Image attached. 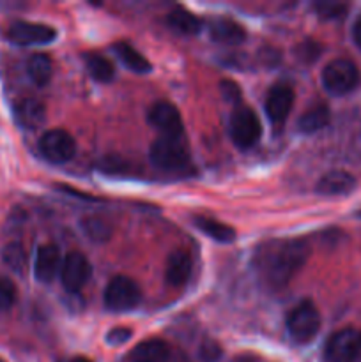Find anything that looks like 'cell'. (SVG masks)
Here are the masks:
<instances>
[{"label":"cell","mask_w":361,"mask_h":362,"mask_svg":"<svg viewBox=\"0 0 361 362\" xmlns=\"http://www.w3.org/2000/svg\"><path fill=\"white\" fill-rule=\"evenodd\" d=\"M310 257L304 240H280L264 246L257 257V269L262 281L271 288H283L303 269Z\"/></svg>","instance_id":"6da1fadb"},{"label":"cell","mask_w":361,"mask_h":362,"mask_svg":"<svg viewBox=\"0 0 361 362\" xmlns=\"http://www.w3.org/2000/svg\"><path fill=\"white\" fill-rule=\"evenodd\" d=\"M190 147L180 136H159L149 148L152 165L161 170H180L190 163Z\"/></svg>","instance_id":"7a4b0ae2"},{"label":"cell","mask_w":361,"mask_h":362,"mask_svg":"<svg viewBox=\"0 0 361 362\" xmlns=\"http://www.w3.org/2000/svg\"><path fill=\"white\" fill-rule=\"evenodd\" d=\"M319 329H321V315L314 303L303 300L290 310L287 317V331L294 341L306 345L317 336Z\"/></svg>","instance_id":"3957f363"},{"label":"cell","mask_w":361,"mask_h":362,"mask_svg":"<svg viewBox=\"0 0 361 362\" xmlns=\"http://www.w3.org/2000/svg\"><path fill=\"white\" fill-rule=\"evenodd\" d=\"M105 306L113 313H126L134 310L142 300V292L137 283L127 276H115L105 288Z\"/></svg>","instance_id":"277c9868"},{"label":"cell","mask_w":361,"mask_h":362,"mask_svg":"<svg viewBox=\"0 0 361 362\" xmlns=\"http://www.w3.org/2000/svg\"><path fill=\"white\" fill-rule=\"evenodd\" d=\"M360 81V71L349 59H335L322 71V85L331 95H345Z\"/></svg>","instance_id":"5b68a950"},{"label":"cell","mask_w":361,"mask_h":362,"mask_svg":"<svg viewBox=\"0 0 361 362\" xmlns=\"http://www.w3.org/2000/svg\"><path fill=\"white\" fill-rule=\"evenodd\" d=\"M230 136L239 148H251L262 136V124L250 106H237L230 117Z\"/></svg>","instance_id":"8992f818"},{"label":"cell","mask_w":361,"mask_h":362,"mask_svg":"<svg viewBox=\"0 0 361 362\" xmlns=\"http://www.w3.org/2000/svg\"><path fill=\"white\" fill-rule=\"evenodd\" d=\"M360 356L361 331L356 327L340 329L326 343V362H356Z\"/></svg>","instance_id":"52a82bcc"},{"label":"cell","mask_w":361,"mask_h":362,"mask_svg":"<svg viewBox=\"0 0 361 362\" xmlns=\"http://www.w3.org/2000/svg\"><path fill=\"white\" fill-rule=\"evenodd\" d=\"M39 152L46 161L53 165H64L76 154V141L67 131L50 129L39 140Z\"/></svg>","instance_id":"ba28073f"},{"label":"cell","mask_w":361,"mask_h":362,"mask_svg":"<svg viewBox=\"0 0 361 362\" xmlns=\"http://www.w3.org/2000/svg\"><path fill=\"white\" fill-rule=\"evenodd\" d=\"M7 39L20 46H45L57 39V30L45 23L18 20L9 25L6 32Z\"/></svg>","instance_id":"9c48e42d"},{"label":"cell","mask_w":361,"mask_h":362,"mask_svg":"<svg viewBox=\"0 0 361 362\" xmlns=\"http://www.w3.org/2000/svg\"><path fill=\"white\" fill-rule=\"evenodd\" d=\"M92 276L91 262L85 258V255L73 251L62 260L60 269V279H62L64 288L69 293H78L88 283Z\"/></svg>","instance_id":"30bf717a"},{"label":"cell","mask_w":361,"mask_h":362,"mask_svg":"<svg viewBox=\"0 0 361 362\" xmlns=\"http://www.w3.org/2000/svg\"><path fill=\"white\" fill-rule=\"evenodd\" d=\"M147 122L161 133V136H180L183 134V119L172 103L158 101L149 108Z\"/></svg>","instance_id":"8fae6325"},{"label":"cell","mask_w":361,"mask_h":362,"mask_svg":"<svg viewBox=\"0 0 361 362\" xmlns=\"http://www.w3.org/2000/svg\"><path fill=\"white\" fill-rule=\"evenodd\" d=\"M294 105V90L285 83H276L271 87L265 98V113L275 126H282L290 115Z\"/></svg>","instance_id":"7c38bea8"},{"label":"cell","mask_w":361,"mask_h":362,"mask_svg":"<svg viewBox=\"0 0 361 362\" xmlns=\"http://www.w3.org/2000/svg\"><path fill=\"white\" fill-rule=\"evenodd\" d=\"M62 269V258H60L59 247L53 244H42L38 247L34 260V276L38 281L50 283L55 279Z\"/></svg>","instance_id":"4fadbf2b"},{"label":"cell","mask_w":361,"mask_h":362,"mask_svg":"<svg viewBox=\"0 0 361 362\" xmlns=\"http://www.w3.org/2000/svg\"><path fill=\"white\" fill-rule=\"evenodd\" d=\"M14 119L23 129H38L46 120V108L39 99L23 98L14 105Z\"/></svg>","instance_id":"5bb4252c"},{"label":"cell","mask_w":361,"mask_h":362,"mask_svg":"<svg viewBox=\"0 0 361 362\" xmlns=\"http://www.w3.org/2000/svg\"><path fill=\"white\" fill-rule=\"evenodd\" d=\"M191 269H193V264H191V258L186 251H172L166 258L165 265V279L170 286L173 288H180L188 283L191 276Z\"/></svg>","instance_id":"9a60e30c"},{"label":"cell","mask_w":361,"mask_h":362,"mask_svg":"<svg viewBox=\"0 0 361 362\" xmlns=\"http://www.w3.org/2000/svg\"><path fill=\"white\" fill-rule=\"evenodd\" d=\"M356 187V179L349 172L343 170H333L322 175V179L317 182V193L322 197H342L349 194Z\"/></svg>","instance_id":"2e32d148"},{"label":"cell","mask_w":361,"mask_h":362,"mask_svg":"<svg viewBox=\"0 0 361 362\" xmlns=\"http://www.w3.org/2000/svg\"><path fill=\"white\" fill-rule=\"evenodd\" d=\"M209 34L214 41L223 42V45H239L246 39L244 28L234 20H229V18L212 20L211 25H209Z\"/></svg>","instance_id":"e0dca14e"},{"label":"cell","mask_w":361,"mask_h":362,"mask_svg":"<svg viewBox=\"0 0 361 362\" xmlns=\"http://www.w3.org/2000/svg\"><path fill=\"white\" fill-rule=\"evenodd\" d=\"M113 53H115L117 59H119L127 69L133 71V73H138V74L151 73L152 64L149 62V60L145 59L138 49H134L130 42L126 41L115 42V45H113Z\"/></svg>","instance_id":"ac0fdd59"},{"label":"cell","mask_w":361,"mask_h":362,"mask_svg":"<svg viewBox=\"0 0 361 362\" xmlns=\"http://www.w3.org/2000/svg\"><path fill=\"white\" fill-rule=\"evenodd\" d=\"M170 350L161 339H147L134 346L130 354L131 362H166L168 361Z\"/></svg>","instance_id":"d6986e66"},{"label":"cell","mask_w":361,"mask_h":362,"mask_svg":"<svg viewBox=\"0 0 361 362\" xmlns=\"http://www.w3.org/2000/svg\"><path fill=\"white\" fill-rule=\"evenodd\" d=\"M193 223L202 233H205L207 237L214 239L216 243L230 244L236 239V230H234L232 226L216 221V219L212 218H207V216H197V218L193 219Z\"/></svg>","instance_id":"ffe728a7"},{"label":"cell","mask_w":361,"mask_h":362,"mask_svg":"<svg viewBox=\"0 0 361 362\" xmlns=\"http://www.w3.org/2000/svg\"><path fill=\"white\" fill-rule=\"evenodd\" d=\"M27 74L32 80V83L38 85V87H46L53 74V66L50 57L45 55V53H34L27 60Z\"/></svg>","instance_id":"44dd1931"},{"label":"cell","mask_w":361,"mask_h":362,"mask_svg":"<svg viewBox=\"0 0 361 362\" xmlns=\"http://www.w3.org/2000/svg\"><path fill=\"white\" fill-rule=\"evenodd\" d=\"M329 119H331V113H329L328 106L319 105L310 108L308 112H304L303 115L297 120V127H299L301 133L311 134L317 133V131L324 129L329 124Z\"/></svg>","instance_id":"7402d4cb"},{"label":"cell","mask_w":361,"mask_h":362,"mask_svg":"<svg viewBox=\"0 0 361 362\" xmlns=\"http://www.w3.org/2000/svg\"><path fill=\"white\" fill-rule=\"evenodd\" d=\"M168 25L183 35H195L202 30L200 18H197L193 13L184 9V7H176L168 14Z\"/></svg>","instance_id":"603a6c76"},{"label":"cell","mask_w":361,"mask_h":362,"mask_svg":"<svg viewBox=\"0 0 361 362\" xmlns=\"http://www.w3.org/2000/svg\"><path fill=\"white\" fill-rule=\"evenodd\" d=\"M85 64H87L88 74L96 81H99V83H110L113 80L115 71H113L112 62L108 59H105L103 55H99V53H88V55H85Z\"/></svg>","instance_id":"cb8c5ba5"},{"label":"cell","mask_w":361,"mask_h":362,"mask_svg":"<svg viewBox=\"0 0 361 362\" xmlns=\"http://www.w3.org/2000/svg\"><path fill=\"white\" fill-rule=\"evenodd\" d=\"M80 228L92 243H106L112 237V228L108 223L96 216H88L80 221Z\"/></svg>","instance_id":"d4e9b609"},{"label":"cell","mask_w":361,"mask_h":362,"mask_svg":"<svg viewBox=\"0 0 361 362\" xmlns=\"http://www.w3.org/2000/svg\"><path fill=\"white\" fill-rule=\"evenodd\" d=\"M2 262L16 274H25V271H27V251L20 243H9L2 250Z\"/></svg>","instance_id":"484cf974"},{"label":"cell","mask_w":361,"mask_h":362,"mask_svg":"<svg viewBox=\"0 0 361 362\" xmlns=\"http://www.w3.org/2000/svg\"><path fill=\"white\" fill-rule=\"evenodd\" d=\"M314 9L317 11L322 20H336V18H342L347 13V4L322 0V2L314 4Z\"/></svg>","instance_id":"4316f807"},{"label":"cell","mask_w":361,"mask_h":362,"mask_svg":"<svg viewBox=\"0 0 361 362\" xmlns=\"http://www.w3.org/2000/svg\"><path fill=\"white\" fill-rule=\"evenodd\" d=\"M16 286L9 278L0 276V311H9L16 303Z\"/></svg>","instance_id":"83f0119b"},{"label":"cell","mask_w":361,"mask_h":362,"mask_svg":"<svg viewBox=\"0 0 361 362\" xmlns=\"http://www.w3.org/2000/svg\"><path fill=\"white\" fill-rule=\"evenodd\" d=\"M296 53L297 59L303 60V62H314V60H317L319 53H321V46L315 41H304L297 46Z\"/></svg>","instance_id":"f1b7e54d"},{"label":"cell","mask_w":361,"mask_h":362,"mask_svg":"<svg viewBox=\"0 0 361 362\" xmlns=\"http://www.w3.org/2000/svg\"><path fill=\"white\" fill-rule=\"evenodd\" d=\"M131 336H133L131 329L113 327L112 331L106 334V343H108V345H112V346H119V345H124L127 339H131Z\"/></svg>","instance_id":"f546056e"},{"label":"cell","mask_w":361,"mask_h":362,"mask_svg":"<svg viewBox=\"0 0 361 362\" xmlns=\"http://www.w3.org/2000/svg\"><path fill=\"white\" fill-rule=\"evenodd\" d=\"M219 92H222L223 98L230 103H239L241 99V88L236 81L232 80H223L219 83Z\"/></svg>","instance_id":"4dcf8cb0"},{"label":"cell","mask_w":361,"mask_h":362,"mask_svg":"<svg viewBox=\"0 0 361 362\" xmlns=\"http://www.w3.org/2000/svg\"><path fill=\"white\" fill-rule=\"evenodd\" d=\"M219 357V349L216 345H212V343H207V345L202 349V359L207 361V362H212L216 361Z\"/></svg>","instance_id":"1f68e13d"},{"label":"cell","mask_w":361,"mask_h":362,"mask_svg":"<svg viewBox=\"0 0 361 362\" xmlns=\"http://www.w3.org/2000/svg\"><path fill=\"white\" fill-rule=\"evenodd\" d=\"M353 39L356 42L357 48L361 49V14L356 21H354V27H353Z\"/></svg>","instance_id":"d6a6232c"},{"label":"cell","mask_w":361,"mask_h":362,"mask_svg":"<svg viewBox=\"0 0 361 362\" xmlns=\"http://www.w3.org/2000/svg\"><path fill=\"white\" fill-rule=\"evenodd\" d=\"M60 362H92V361L87 359V357L76 356V357H69V359H64V361H60Z\"/></svg>","instance_id":"836d02e7"},{"label":"cell","mask_w":361,"mask_h":362,"mask_svg":"<svg viewBox=\"0 0 361 362\" xmlns=\"http://www.w3.org/2000/svg\"><path fill=\"white\" fill-rule=\"evenodd\" d=\"M356 216H357V218L361 219V211H357V212H356Z\"/></svg>","instance_id":"e575fe53"}]
</instances>
